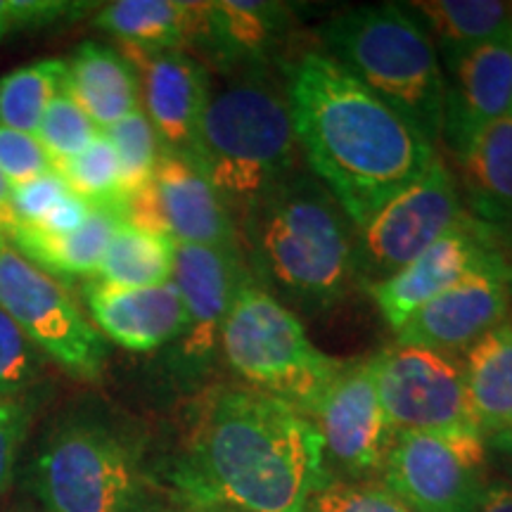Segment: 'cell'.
Wrapping results in <instances>:
<instances>
[{"instance_id":"cell-1","label":"cell","mask_w":512,"mask_h":512,"mask_svg":"<svg viewBox=\"0 0 512 512\" xmlns=\"http://www.w3.org/2000/svg\"><path fill=\"white\" fill-rule=\"evenodd\" d=\"M316 425L249 387L221 384L197 401L166 482L188 510L306 512L332 482Z\"/></svg>"},{"instance_id":"cell-2","label":"cell","mask_w":512,"mask_h":512,"mask_svg":"<svg viewBox=\"0 0 512 512\" xmlns=\"http://www.w3.org/2000/svg\"><path fill=\"white\" fill-rule=\"evenodd\" d=\"M283 72L299 152L354 230L439 157L418 128L320 50Z\"/></svg>"},{"instance_id":"cell-3","label":"cell","mask_w":512,"mask_h":512,"mask_svg":"<svg viewBox=\"0 0 512 512\" xmlns=\"http://www.w3.org/2000/svg\"><path fill=\"white\" fill-rule=\"evenodd\" d=\"M254 278L285 306L318 316L342 302L354 273V226L328 188L309 171H294L245 214Z\"/></svg>"},{"instance_id":"cell-4","label":"cell","mask_w":512,"mask_h":512,"mask_svg":"<svg viewBox=\"0 0 512 512\" xmlns=\"http://www.w3.org/2000/svg\"><path fill=\"white\" fill-rule=\"evenodd\" d=\"M299 155L285 83L256 69L211 91L190 162L228 209L245 214L264 192L297 171Z\"/></svg>"},{"instance_id":"cell-5","label":"cell","mask_w":512,"mask_h":512,"mask_svg":"<svg viewBox=\"0 0 512 512\" xmlns=\"http://www.w3.org/2000/svg\"><path fill=\"white\" fill-rule=\"evenodd\" d=\"M323 53L437 147L444 133L446 76L432 38L406 5L339 12L320 29Z\"/></svg>"},{"instance_id":"cell-6","label":"cell","mask_w":512,"mask_h":512,"mask_svg":"<svg viewBox=\"0 0 512 512\" xmlns=\"http://www.w3.org/2000/svg\"><path fill=\"white\" fill-rule=\"evenodd\" d=\"M221 356L249 389L290 403L306 418L349 363L313 347L297 313L256 280L252 268L223 323Z\"/></svg>"},{"instance_id":"cell-7","label":"cell","mask_w":512,"mask_h":512,"mask_svg":"<svg viewBox=\"0 0 512 512\" xmlns=\"http://www.w3.org/2000/svg\"><path fill=\"white\" fill-rule=\"evenodd\" d=\"M29 486L46 512H138L145 496L143 444L93 413L62 418L29 465Z\"/></svg>"},{"instance_id":"cell-8","label":"cell","mask_w":512,"mask_h":512,"mask_svg":"<svg viewBox=\"0 0 512 512\" xmlns=\"http://www.w3.org/2000/svg\"><path fill=\"white\" fill-rule=\"evenodd\" d=\"M0 309L43 356L74 380L98 382L107 344L60 280L31 264L0 233Z\"/></svg>"},{"instance_id":"cell-9","label":"cell","mask_w":512,"mask_h":512,"mask_svg":"<svg viewBox=\"0 0 512 512\" xmlns=\"http://www.w3.org/2000/svg\"><path fill=\"white\" fill-rule=\"evenodd\" d=\"M467 219L451 169L437 157L354 233L356 283L373 287L401 271Z\"/></svg>"},{"instance_id":"cell-10","label":"cell","mask_w":512,"mask_h":512,"mask_svg":"<svg viewBox=\"0 0 512 512\" xmlns=\"http://www.w3.org/2000/svg\"><path fill=\"white\" fill-rule=\"evenodd\" d=\"M370 361L382 411L394 432H479L460 356L394 342Z\"/></svg>"},{"instance_id":"cell-11","label":"cell","mask_w":512,"mask_h":512,"mask_svg":"<svg viewBox=\"0 0 512 512\" xmlns=\"http://www.w3.org/2000/svg\"><path fill=\"white\" fill-rule=\"evenodd\" d=\"M479 432H394L382 479L411 512H472L486 486Z\"/></svg>"},{"instance_id":"cell-12","label":"cell","mask_w":512,"mask_h":512,"mask_svg":"<svg viewBox=\"0 0 512 512\" xmlns=\"http://www.w3.org/2000/svg\"><path fill=\"white\" fill-rule=\"evenodd\" d=\"M126 221L176 245L240 247L235 221L207 176L176 152H162L150 183L126 200Z\"/></svg>"},{"instance_id":"cell-13","label":"cell","mask_w":512,"mask_h":512,"mask_svg":"<svg viewBox=\"0 0 512 512\" xmlns=\"http://www.w3.org/2000/svg\"><path fill=\"white\" fill-rule=\"evenodd\" d=\"M247 271L240 247L176 245L171 280L181 294L185 330L174 342V366L185 380L202 377L221 354L223 323Z\"/></svg>"},{"instance_id":"cell-14","label":"cell","mask_w":512,"mask_h":512,"mask_svg":"<svg viewBox=\"0 0 512 512\" xmlns=\"http://www.w3.org/2000/svg\"><path fill=\"white\" fill-rule=\"evenodd\" d=\"M313 425L323 439L325 463L349 482L382 475L394 430L377 396L373 361H349L313 408Z\"/></svg>"},{"instance_id":"cell-15","label":"cell","mask_w":512,"mask_h":512,"mask_svg":"<svg viewBox=\"0 0 512 512\" xmlns=\"http://www.w3.org/2000/svg\"><path fill=\"white\" fill-rule=\"evenodd\" d=\"M501 266H505V261L486 238L482 223L465 219L441 235L411 264L382 283L368 287V292L382 318L396 332L415 311L451 290L460 280Z\"/></svg>"},{"instance_id":"cell-16","label":"cell","mask_w":512,"mask_h":512,"mask_svg":"<svg viewBox=\"0 0 512 512\" xmlns=\"http://www.w3.org/2000/svg\"><path fill=\"white\" fill-rule=\"evenodd\" d=\"M140 83V107L166 152L192 157L211 95L209 72L185 50L119 48Z\"/></svg>"},{"instance_id":"cell-17","label":"cell","mask_w":512,"mask_h":512,"mask_svg":"<svg viewBox=\"0 0 512 512\" xmlns=\"http://www.w3.org/2000/svg\"><path fill=\"white\" fill-rule=\"evenodd\" d=\"M508 266L489 268L460 280L434 297L396 330V342L463 356L479 337L508 318Z\"/></svg>"},{"instance_id":"cell-18","label":"cell","mask_w":512,"mask_h":512,"mask_svg":"<svg viewBox=\"0 0 512 512\" xmlns=\"http://www.w3.org/2000/svg\"><path fill=\"white\" fill-rule=\"evenodd\" d=\"M441 140L456 155L484 126L512 114V31L444 62Z\"/></svg>"},{"instance_id":"cell-19","label":"cell","mask_w":512,"mask_h":512,"mask_svg":"<svg viewBox=\"0 0 512 512\" xmlns=\"http://www.w3.org/2000/svg\"><path fill=\"white\" fill-rule=\"evenodd\" d=\"M292 27V8L268 0L200 3L192 46L204 50L221 69L256 72L271 64Z\"/></svg>"},{"instance_id":"cell-20","label":"cell","mask_w":512,"mask_h":512,"mask_svg":"<svg viewBox=\"0 0 512 512\" xmlns=\"http://www.w3.org/2000/svg\"><path fill=\"white\" fill-rule=\"evenodd\" d=\"M91 323L121 349L147 354L174 344L185 330V309L174 280L157 287H83Z\"/></svg>"},{"instance_id":"cell-21","label":"cell","mask_w":512,"mask_h":512,"mask_svg":"<svg viewBox=\"0 0 512 512\" xmlns=\"http://www.w3.org/2000/svg\"><path fill=\"white\" fill-rule=\"evenodd\" d=\"M124 221L126 204H95L88 221L74 233L50 235L34 226H15L5 238L53 278H95L114 233Z\"/></svg>"},{"instance_id":"cell-22","label":"cell","mask_w":512,"mask_h":512,"mask_svg":"<svg viewBox=\"0 0 512 512\" xmlns=\"http://www.w3.org/2000/svg\"><path fill=\"white\" fill-rule=\"evenodd\" d=\"M64 64V91L100 131L140 110L138 74L121 50L86 41Z\"/></svg>"},{"instance_id":"cell-23","label":"cell","mask_w":512,"mask_h":512,"mask_svg":"<svg viewBox=\"0 0 512 512\" xmlns=\"http://www.w3.org/2000/svg\"><path fill=\"white\" fill-rule=\"evenodd\" d=\"M456 162L475 221L512 228V114L477 131L456 152Z\"/></svg>"},{"instance_id":"cell-24","label":"cell","mask_w":512,"mask_h":512,"mask_svg":"<svg viewBox=\"0 0 512 512\" xmlns=\"http://www.w3.org/2000/svg\"><path fill=\"white\" fill-rule=\"evenodd\" d=\"M460 361L472 420L484 439L496 437L512 425V318L479 337Z\"/></svg>"},{"instance_id":"cell-25","label":"cell","mask_w":512,"mask_h":512,"mask_svg":"<svg viewBox=\"0 0 512 512\" xmlns=\"http://www.w3.org/2000/svg\"><path fill=\"white\" fill-rule=\"evenodd\" d=\"M200 3L181 0H117L95 15V27L121 48L185 50L192 46Z\"/></svg>"},{"instance_id":"cell-26","label":"cell","mask_w":512,"mask_h":512,"mask_svg":"<svg viewBox=\"0 0 512 512\" xmlns=\"http://www.w3.org/2000/svg\"><path fill=\"white\" fill-rule=\"evenodd\" d=\"M406 8L444 62L512 31V5L498 0H418Z\"/></svg>"},{"instance_id":"cell-27","label":"cell","mask_w":512,"mask_h":512,"mask_svg":"<svg viewBox=\"0 0 512 512\" xmlns=\"http://www.w3.org/2000/svg\"><path fill=\"white\" fill-rule=\"evenodd\" d=\"M176 242L124 221L107 247L95 283L114 287H157L174 278Z\"/></svg>"},{"instance_id":"cell-28","label":"cell","mask_w":512,"mask_h":512,"mask_svg":"<svg viewBox=\"0 0 512 512\" xmlns=\"http://www.w3.org/2000/svg\"><path fill=\"white\" fill-rule=\"evenodd\" d=\"M64 60H36L0 79V126L36 136L50 102L62 93Z\"/></svg>"},{"instance_id":"cell-29","label":"cell","mask_w":512,"mask_h":512,"mask_svg":"<svg viewBox=\"0 0 512 512\" xmlns=\"http://www.w3.org/2000/svg\"><path fill=\"white\" fill-rule=\"evenodd\" d=\"M102 133L110 140L119 157L121 190H124V197L128 200L133 192L150 183L164 147L159 143L155 126L150 124L143 107L117 121L114 126L105 128Z\"/></svg>"},{"instance_id":"cell-30","label":"cell","mask_w":512,"mask_h":512,"mask_svg":"<svg viewBox=\"0 0 512 512\" xmlns=\"http://www.w3.org/2000/svg\"><path fill=\"white\" fill-rule=\"evenodd\" d=\"M69 190L91 204H126L121 190V166L110 140L100 131L81 155L57 166Z\"/></svg>"},{"instance_id":"cell-31","label":"cell","mask_w":512,"mask_h":512,"mask_svg":"<svg viewBox=\"0 0 512 512\" xmlns=\"http://www.w3.org/2000/svg\"><path fill=\"white\" fill-rule=\"evenodd\" d=\"M36 136L48 150V155L53 157L55 166H60L67 159L81 155L100 136V128L81 110L79 102L62 88V93L50 102Z\"/></svg>"},{"instance_id":"cell-32","label":"cell","mask_w":512,"mask_h":512,"mask_svg":"<svg viewBox=\"0 0 512 512\" xmlns=\"http://www.w3.org/2000/svg\"><path fill=\"white\" fill-rule=\"evenodd\" d=\"M46 356L0 309V399H19L43 373Z\"/></svg>"},{"instance_id":"cell-33","label":"cell","mask_w":512,"mask_h":512,"mask_svg":"<svg viewBox=\"0 0 512 512\" xmlns=\"http://www.w3.org/2000/svg\"><path fill=\"white\" fill-rule=\"evenodd\" d=\"M306 512H411L384 484L332 479L313 494Z\"/></svg>"},{"instance_id":"cell-34","label":"cell","mask_w":512,"mask_h":512,"mask_svg":"<svg viewBox=\"0 0 512 512\" xmlns=\"http://www.w3.org/2000/svg\"><path fill=\"white\" fill-rule=\"evenodd\" d=\"M91 3H64V0H0V43L17 31L55 27L67 19L81 17Z\"/></svg>"},{"instance_id":"cell-35","label":"cell","mask_w":512,"mask_h":512,"mask_svg":"<svg viewBox=\"0 0 512 512\" xmlns=\"http://www.w3.org/2000/svg\"><path fill=\"white\" fill-rule=\"evenodd\" d=\"M53 169H57L53 157L38 136L0 126V171L12 185H22Z\"/></svg>"},{"instance_id":"cell-36","label":"cell","mask_w":512,"mask_h":512,"mask_svg":"<svg viewBox=\"0 0 512 512\" xmlns=\"http://www.w3.org/2000/svg\"><path fill=\"white\" fill-rule=\"evenodd\" d=\"M69 192L72 190L57 169L22 185H12L10 209L15 226H38Z\"/></svg>"},{"instance_id":"cell-37","label":"cell","mask_w":512,"mask_h":512,"mask_svg":"<svg viewBox=\"0 0 512 512\" xmlns=\"http://www.w3.org/2000/svg\"><path fill=\"white\" fill-rule=\"evenodd\" d=\"M34 408L24 399H0V498L15 482L24 441L29 437Z\"/></svg>"},{"instance_id":"cell-38","label":"cell","mask_w":512,"mask_h":512,"mask_svg":"<svg viewBox=\"0 0 512 512\" xmlns=\"http://www.w3.org/2000/svg\"><path fill=\"white\" fill-rule=\"evenodd\" d=\"M95 204H91L88 200H83V197L76 195V192H69L64 200L57 204V207L50 211V214L38 223V230H43V233H50V235H67V233H74V230H79L83 223L88 221V216H91Z\"/></svg>"},{"instance_id":"cell-39","label":"cell","mask_w":512,"mask_h":512,"mask_svg":"<svg viewBox=\"0 0 512 512\" xmlns=\"http://www.w3.org/2000/svg\"><path fill=\"white\" fill-rule=\"evenodd\" d=\"M472 512H512V486L503 482H486Z\"/></svg>"},{"instance_id":"cell-40","label":"cell","mask_w":512,"mask_h":512,"mask_svg":"<svg viewBox=\"0 0 512 512\" xmlns=\"http://www.w3.org/2000/svg\"><path fill=\"white\" fill-rule=\"evenodd\" d=\"M10 195H12V183L3 176V171H0V233L3 235L15 228V219H12V209H10Z\"/></svg>"},{"instance_id":"cell-41","label":"cell","mask_w":512,"mask_h":512,"mask_svg":"<svg viewBox=\"0 0 512 512\" xmlns=\"http://www.w3.org/2000/svg\"><path fill=\"white\" fill-rule=\"evenodd\" d=\"M486 446L496 448L498 453H503V456H508L512 460V425L505 432L496 434V437L486 439Z\"/></svg>"},{"instance_id":"cell-42","label":"cell","mask_w":512,"mask_h":512,"mask_svg":"<svg viewBox=\"0 0 512 512\" xmlns=\"http://www.w3.org/2000/svg\"><path fill=\"white\" fill-rule=\"evenodd\" d=\"M188 512H245L238 508H197V510H188Z\"/></svg>"},{"instance_id":"cell-43","label":"cell","mask_w":512,"mask_h":512,"mask_svg":"<svg viewBox=\"0 0 512 512\" xmlns=\"http://www.w3.org/2000/svg\"><path fill=\"white\" fill-rule=\"evenodd\" d=\"M10 512H46V510H43L41 505H38V508L36 505H22V508H12Z\"/></svg>"},{"instance_id":"cell-44","label":"cell","mask_w":512,"mask_h":512,"mask_svg":"<svg viewBox=\"0 0 512 512\" xmlns=\"http://www.w3.org/2000/svg\"><path fill=\"white\" fill-rule=\"evenodd\" d=\"M147 512H171V510H164V508H152V510H147Z\"/></svg>"},{"instance_id":"cell-45","label":"cell","mask_w":512,"mask_h":512,"mask_svg":"<svg viewBox=\"0 0 512 512\" xmlns=\"http://www.w3.org/2000/svg\"><path fill=\"white\" fill-rule=\"evenodd\" d=\"M510 472H512V463H510Z\"/></svg>"}]
</instances>
